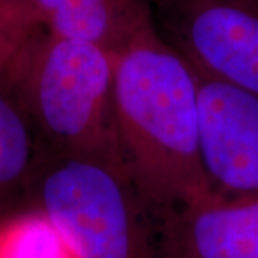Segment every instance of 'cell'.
Listing matches in <instances>:
<instances>
[{
  "instance_id": "6da1fadb",
  "label": "cell",
  "mask_w": 258,
  "mask_h": 258,
  "mask_svg": "<svg viewBox=\"0 0 258 258\" xmlns=\"http://www.w3.org/2000/svg\"><path fill=\"white\" fill-rule=\"evenodd\" d=\"M115 115L122 171L155 215L211 200L198 76L155 23L115 57Z\"/></svg>"
},
{
  "instance_id": "7a4b0ae2",
  "label": "cell",
  "mask_w": 258,
  "mask_h": 258,
  "mask_svg": "<svg viewBox=\"0 0 258 258\" xmlns=\"http://www.w3.org/2000/svg\"><path fill=\"white\" fill-rule=\"evenodd\" d=\"M115 57L46 29L25 47L5 85L26 112L43 155L88 158L122 171Z\"/></svg>"
},
{
  "instance_id": "3957f363",
  "label": "cell",
  "mask_w": 258,
  "mask_h": 258,
  "mask_svg": "<svg viewBox=\"0 0 258 258\" xmlns=\"http://www.w3.org/2000/svg\"><path fill=\"white\" fill-rule=\"evenodd\" d=\"M28 191L78 258H161L157 217L118 168L43 155Z\"/></svg>"
},
{
  "instance_id": "277c9868",
  "label": "cell",
  "mask_w": 258,
  "mask_h": 258,
  "mask_svg": "<svg viewBox=\"0 0 258 258\" xmlns=\"http://www.w3.org/2000/svg\"><path fill=\"white\" fill-rule=\"evenodd\" d=\"M161 36L200 74L258 96V0H147Z\"/></svg>"
},
{
  "instance_id": "5b68a950",
  "label": "cell",
  "mask_w": 258,
  "mask_h": 258,
  "mask_svg": "<svg viewBox=\"0 0 258 258\" xmlns=\"http://www.w3.org/2000/svg\"><path fill=\"white\" fill-rule=\"evenodd\" d=\"M197 76L200 152L211 198L258 197V96L221 79Z\"/></svg>"
},
{
  "instance_id": "8992f818",
  "label": "cell",
  "mask_w": 258,
  "mask_h": 258,
  "mask_svg": "<svg viewBox=\"0 0 258 258\" xmlns=\"http://www.w3.org/2000/svg\"><path fill=\"white\" fill-rule=\"evenodd\" d=\"M161 258H258V197L181 207L157 217Z\"/></svg>"
},
{
  "instance_id": "52a82bcc",
  "label": "cell",
  "mask_w": 258,
  "mask_h": 258,
  "mask_svg": "<svg viewBox=\"0 0 258 258\" xmlns=\"http://www.w3.org/2000/svg\"><path fill=\"white\" fill-rule=\"evenodd\" d=\"M39 25L118 55L154 25L147 0H29Z\"/></svg>"
},
{
  "instance_id": "ba28073f",
  "label": "cell",
  "mask_w": 258,
  "mask_h": 258,
  "mask_svg": "<svg viewBox=\"0 0 258 258\" xmlns=\"http://www.w3.org/2000/svg\"><path fill=\"white\" fill-rule=\"evenodd\" d=\"M36 132L16 96L0 82V203L28 191L40 158Z\"/></svg>"
},
{
  "instance_id": "9c48e42d",
  "label": "cell",
  "mask_w": 258,
  "mask_h": 258,
  "mask_svg": "<svg viewBox=\"0 0 258 258\" xmlns=\"http://www.w3.org/2000/svg\"><path fill=\"white\" fill-rule=\"evenodd\" d=\"M0 258H78L40 210L0 221Z\"/></svg>"
},
{
  "instance_id": "30bf717a",
  "label": "cell",
  "mask_w": 258,
  "mask_h": 258,
  "mask_svg": "<svg viewBox=\"0 0 258 258\" xmlns=\"http://www.w3.org/2000/svg\"><path fill=\"white\" fill-rule=\"evenodd\" d=\"M42 29L29 0H0V82L5 83L19 56Z\"/></svg>"
}]
</instances>
